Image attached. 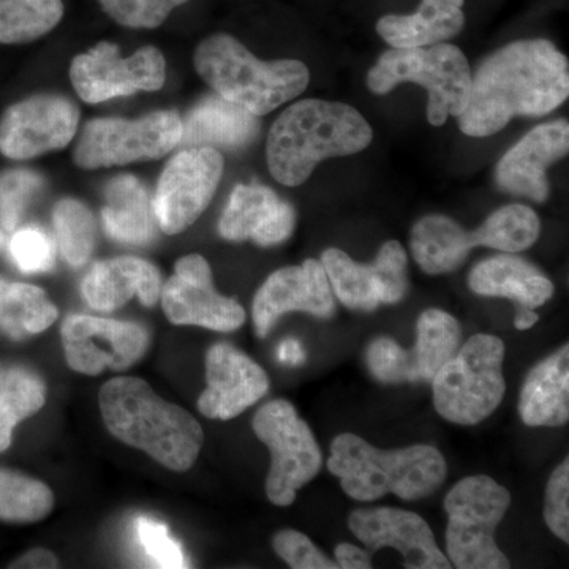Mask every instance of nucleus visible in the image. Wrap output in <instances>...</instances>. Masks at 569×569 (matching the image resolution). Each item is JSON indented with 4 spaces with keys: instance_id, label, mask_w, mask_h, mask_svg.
Wrapping results in <instances>:
<instances>
[{
    "instance_id": "7",
    "label": "nucleus",
    "mask_w": 569,
    "mask_h": 569,
    "mask_svg": "<svg viewBox=\"0 0 569 569\" xmlns=\"http://www.w3.org/2000/svg\"><path fill=\"white\" fill-rule=\"evenodd\" d=\"M403 82H415L429 92L427 121L441 127L449 116L462 114L470 99L471 69L466 54L451 43L391 48L367 73V88L387 96Z\"/></svg>"
},
{
    "instance_id": "42",
    "label": "nucleus",
    "mask_w": 569,
    "mask_h": 569,
    "mask_svg": "<svg viewBox=\"0 0 569 569\" xmlns=\"http://www.w3.org/2000/svg\"><path fill=\"white\" fill-rule=\"evenodd\" d=\"M59 561L54 553L47 549H33L11 563V568H58Z\"/></svg>"
},
{
    "instance_id": "40",
    "label": "nucleus",
    "mask_w": 569,
    "mask_h": 569,
    "mask_svg": "<svg viewBox=\"0 0 569 569\" xmlns=\"http://www.w3.org/2000/svg\"><path fill=\"white\" fill-rule=\"evenodd\" d=\"M137 531L146 553L160 568H186L181 546L170 537V531L163 523L140 518L137 522Z\"/></svg>"
},
{
    "instance_id": "24",
    "label": "nucleus",
    "mask_w": 569,
    "mask_h": 569,
    "mask_svg": "<svg viewBox=\"0 0 569 569\" xmlns=\"http://www.w3.org/2000/svg\"><path fill=\"white\" fill-rule=\"evenodd\" d=\"M82 298L92 309L112 312L133 298L153 307L162 295V276L149 261L137 257H118L92 266L81 283Z\"/></svg>"
},
{
    "instance_id": "27",
    "label": "nucleus",
    "mask_w": 569,
    "mask_h": 569,
    "mask_svg": "<svg viewBox=\"0 0 569 569\" xmlns=\"http://www.w3.org/2000/svg\"><path fill=\"white\" fill-rule=\"evenodd\" d=\"M519 415L529 427H560L569 419V347L565 343L530 370L519 397Z\"/></svg>"
},
{
    "instance_id": "12",
    "label": "nucleus",
    "mask_w": 569,
    "mask_h": 569,
    "mask_svg": "<svg viewBox=\"0 0 569 569\" xmlns=\"http://www.w3.org/2000/svg\"><path fill=\"white\" fill-rule=\"evenodd\" d=\"M459 321L441 309H427L417 321V342L400 347L377 337L366 348V366L381 385L430 383L460 347Z\"/></svg>"
},
{
    "instance_id": "36",
    "label": "nucleus",
    "mask_w": 569,
    "mask_h": 569,
    "mask_svg": "<svg viewBox=\"0 0 569 569\" xmlns=\"http://www.w3.org/2000/svg\"><path fill=\"white\" fill-rule=\"evenodd\" d=\"M189 0H99L104 13L132 29H156Z\"/></svg>"
},
{
    "instance_id": "20",
    "label": "nucleus",
    "mask_w": 569,
    "mask_h": 569,
    "mask_svg": "<svg viewBox=\"0 0 569 569\" xmlns=\"http://www.w3.org/2000/svg\"><path fill=\"white\" fill-rule=\"evenodd\" d=\"M348 529L370 552L399 550L408 569L451 568L429 523L417 512L391 507L355 509L348 516Z\"/></svg>"
},
{
    "instance_id": "19",
    "label": "nucleus",
    "mask_w": 569,
    "mask_h": 569,
    "mask_svg": "<svg viewBox=\"0 0 569 569\" xmlns=\"http://www.w3.org/2000/svg\"><path fill=\"white\" fill-rule=\"evenodd\" d=\"M290 312L323 320L335 317L336 296L320 261L309 258L301 266H288L266 279L253 299L254 332L263 339Z\"/></svg>"
},
{
    "instance_id": "11",
    "label": "nucleus",
    "mask_w": 569,
    "mask_h": 569,
    "mask_svg": "<svg viewBox=\"0 0 569 569\" xmlns=\"http://www.w3.org/2000/svg\"><path fill=\"white\" fill-rule=\"evenodd\" d=\"M182 138V119L174 111H156L144 118L96 119L86 123L73 151L84 170L149 162L168 156Z\"/></svg>"
},
{
    "instance_id": "38",
    "label": "nucleus",
    "mask_w": 569,
    "mask_h": 569,
    "mask_svg": "<svg viewBox=\"0 0 569 569\" xmlns=\"http://www.w3.org/2000/svg\"><path fill=\"white\" fill-rule=\"evenodd\" d=\"M272 548L290 568L295 569H337L336 561L328 559L320 549L310 541L307 535L298 530L284 529L277 531L272 538Z\"/></svg>"
},
{
    "instance_id": "30",
    "label": "nucleus",
    "mask_w": 569,
    "mask_h": 569,
    "mask_svg": "<svg viewBox=\"0 0 569 569\" xmlns=\"http://www.w3.org/2000/svg\"><path fill=\"white\" fill-rule=\"evenodd\" d=\"M58 317V307L41 288L0 277V332L22 340L47 331Z\"/></svg>"
},
{
    "instance_id": "41",
    "label": "nucleus",
    "mask_w": 569,
    "mask_h": 569,
    "mask_svg": "<svg viewBox=\"0 0 569 569\" xmlns=\"http://www.w3.org/2000/svg\"><path fill=\"white\" fill-rule=\"evenodd\" d=\"M337 567L343 569H370L372 568V557L365 549L351 545V542H340L335 549Z\"/></svg>"
},
{
    "instance_id": "6",
    "label": "nucleus",
    "mask_w": 569,
    "mask_h": 569,
    "mask_svg": "<svg viewBox=\"0 0 569 569\" xmlns=\"http://www.w3.org/2000/svg\"><path fill=\"white\" fill-rule=\"evenodd\" d=\"M541 233V220L526 204H508L490 213L477 230L467 231L447 216L422 217L411 228L410 249L429 276L451 274L477 247L518 253L530 249Z\"/></svg>"
},
{
    "instance_id": "31",
    "label": "nucleus",
    "mask_w": 569,
    "mask_h": 569,
    "mask_svg": "<svg viewBox=\"0 0 569 569\" xmlns=\"http://www.w3.org/2000/svg\"><path fill=\"white\" fill-rule=\"evenodd\" d=\"M44 392L43 381L29 370L0 373V452L10 448L14 427L43 408Z\"/></svg>"
},
{
    "instance_id": "16",
    "label": "nucleus",
    "mask_w": 569,
    "mask_h": 569,
    "mask_svg": "<svg viewBox=\"0 0 569 569\" xmlns=\"http://www.w3.org/2000/svg\"><path fill=\"white\" fill-rule=\"evenodd\" d=\"M61 337L70 369L93 377L107 369H129L149 347L142 326L91 316L67 317Z\"/></svg>"
},
{
    "instance_id": "13",
    "label": "nucleus",
    "mask_w": 569,
    "mask_h": 569,
    "mask_svg": "<svg viewBox=\"0 0 569 569\" xmlns=\"http://www.w3.org/2000/svg\"><path fill=\"white\" fill-rule=\"evenodd\" d=\"M70 80L82 102L102 103L114 97L159 91L167 80V62L156 47L122 58L118 44L100 41L73 59Z\"/></svg>"
},
{
    "instance_id": "29",
    "label": "nucleus",
    "mask_w": 569,
    "mask_h": 569,
    "mask_svg": "<svg viewBox=\"0 0 569 569\" xmlns=\"http://www.w3.org/2000/svg\"><path fill=\"white\" fill-rule=\"evenodd\" d=\"M102 220L107 234L122 244H149L159 227L148 190L130 174L118 176L108 183Z\"/></svg>"
},
{
    "instance_id": "22",
    "label": "nucleus",
    "mask_w": 569,
    "mask_h": 569,
    "mask_svg": "<svg viewBox=\"0 0 569 569\" xmlns=\"http://www.w3.org/2000/svg\"><path fill=\"white\" fill-rule=\"evenodd\" d=\"M569 151L568 121L542 123L516 142L496 168V181L505 192L545 203L550 194L548 168Z\"/></svg>"
},
{
    "instance_id": "45",
    "label": "nucleus",
    "mask_w": 569,
    "mask_h": 569,
    "mask_svg": "<svg viewBox=\"0 0 569 569\" xmlns=\"http://www.w3.org/2000/svg\"><path fill=\"white\" fill-rule=\"evenodd\" d=\"M7 246H9V234L0 227V250L6 249Z\"/></svg>"
},
{
    "instance_id": "18",
    "label": "nucleus",
    "mask_w": 569,
    "mask_h": 569,
    "mask_svg": "<svg viewBox=\"0 0 569 569\" xmlns=\"http://www.w3.org/2000/svg\"><path fill=\"white\" fill-rule=\"evenodd\" d=\"M80 111L62 96L41 93L11 104L0 119V152L29 160L69 146L77 134Z\"/></svg>"
},
{
    "instance_id": "1",
    "label": "nucleus",
    "mask_w": 569,
    "mask_h": 569,
    "mask_svg": "<svg viewBox=\"0 0 569 569\" xmlns=\"http://www.w3.org/2000/svg\"><path fill=\"white\" fill-rule=\"evenodd\" d=\"M569 62L552 41L519 40L489 56L471 74L470 99L458 116L467 137H492L515 118H541L567 102Z\"/></svg>"
},
{
    "instance_id": "33",
    "label": "nucleus",
    "mask_w": 569,
    "mask_h": 569,
    "mask_svg": "<svg viewBox=\"0 0 569 569\" xmlns=\"http://www.w3.org/2000/svg\"><path fill=\"white\" fill-rule=\"evenodd\" d=\"M54 508V496L44 482L0 470V520L13 523L40 522Z\"/></svg>"
},
{
    "instance_id": "39",
    "label": "nucleus",
    "mask_w": 569,
    "mask_h": 569,
    "mask_svg": "<svg viewBox=\"0 0 569 569\" xmlns=\"http://www.w3.org/2000/svg\"><path fill=\"white\" fill-rule=\"evenodd\" d=\"M545 520L548 529L563 542H569V459L550 475L546 488Z\"/></svg>"
},
{
    "instance_id": "43",
    "label": "nucleus",
    "mask_w": 569,
    "mask_h": 569,
    "mask_svg": "<svg viewBox=\"0 0 569 569\" xmlns=\"http://www.w3.org/2000/svg\"><path fill=\"white\" fill-rule=\"evenodd\" d=\"M277 358L283 365L298 366L305 362L306 353L298 340L288 339L280 343L279 350H277Z\"/></svg>"
},
{
    "instance_id": "15",
    "label": "nucleus",
    "mask_w": 569,
    "mask_h": 569,
    "mask_svg": "<svg viewBox=\"0 0 569 569\" xmlns=\"http://www.w3.org/2000/svg\"><path fill=\"white\" fill-rule=\"evenodd\" d=\"M332 293L348 309L372 312L383 305H397L408 291V254L397 241L385 242L376 261L361 264L343 250L326 249L321 254Z\"/></svg>"
},
{
    "instance_id": "32",
    "label": "nucleus",
    "mask_w": 569,
    "mask_h": 569,
    "mask_svg": "<svg viewBox=\"0 0 569 569\" xmlns=\"http://www.w3.org/2000/svg\"><path fill=\"white\" fill-rule=\"evenodd\" d=\"M63 17L62 0H0V44L47 36Z\"/></svg>"
},
{
    "instance_id": "4",
    "label": "nucleus",
    "mask_w": 569,
    "mask_h": 569,
    "mask_svg": "<svg viewBox=\"0 0 569 569\" xmlns=\"http://www.w3.org/2000/svg\"><path fill=\"white\" fill-rule=\"evenodd\" d=\"M328 470L353 500L376 501L395 493L402 500L417 501L441 488L448 463L430 445L380 449L355 433H340L332 440Z\"/></svg>"
},
{
    "instance_id": "9",
    "label": "nucleus",
    "mask_w": 569,
    "mask_h": 569,
    "mask_svg": "<svg viewBox=\"0 0 569 569\" xmlns=\"http://www.w3.org/2000/svg\"><path fill=\"white\" fill-rule=\"evenodd\" d=\"M511 505V493L488 475L460 479L449 490L447 552L459 569H508V557L496 542V530Z\"/></svg>"
},
{
    "instance_id": "8",
    "label": "nucleus",
    "mask_w": 569,
    "mask_h": 569,
    "mask_svg": "<svg viewBox=\"0 0 569 569\" xmlns=\"http://www.w3.org/2000/svg\"><path fill=\"white\" fill-rule=\"evenodd\" d=\"M505 343L492 335L470 337L432 378L433 407L459 426L488 419L503 402Z\"/></svg>"
},
{
    "instance_id": "23",
    "label": "nucleus",
    "mask_w": 569,
    "mask_h": 569,
    "mask_svg": "<svg viewBox=\"0 0 569 569\" xmlns=\"http://www.w3.org/2000/svg\"><path fill=\"white\" fill-rule=\"evenodd\" d=\"M296 228V211L261 183H239L220 217L219 233L227 241H253L261 247L282 244Z\"/></svg>"
},
{
    "instance_id": "5",
    "label": "nucleus",
    "mask_w": 569,
    "mask_h": 569,
    "mask_svg": "<svg viewBox=\"0 0 569 569\" xmlns=\"http://www.w3.org/2000/svg\"><path fill=\"white\" fill-rule=\"evenodd\" d=\"M194 69L217 96L253 116L269 114L306 91L310 71L295 59L260 61L228 33H216L198 44Z\"/></svg>"
},
{
    "instance_id": "10",
    "label": "nucleus",
    "mask_w": 569,
    "mask_h": 569,
    "mask_svg": "<svg viewBox=\"0 0 569 569\" xmlns=\"http://www.w3.org/2000/svg\"><path fill=\"white\" fill-rule=\"evenodd\" d=\"M252 427L271 452L266 496L276 507H290L298 490L313 481L323 467L316 437L293 403L283 399L264 403L254 413Z\"/></svg>"
},
{
    "instance_id": "2",
    "label": "nucleus",
    "mask_w": 569,
    "mask_h": 569,
    "mask_svg": "<svg viewBox=\"0 0 569 569\" xmlns=\"http://www.w3.org/2000/svg\"><path fill=\"white\" fill-rule=\"evenodd\" d=\"M372 138V127L350 104L302 100L288 107L269 130V173L283 186H301L318 164L365 151Z\"/></svg>"
},
{
    "instance_id": "37",
    "label": "nucleus",
    "mask_w": 569,
    "mask_h": 569,
    "mask_svg": "<svg viewBox=\"0 0 569 569\" xmlns=\"http://www.w3.org/2000/svg\"><path fill=\"white\" fill-rule=\"evenodd\" d=\"M9 250L14 264L26 274L48 272L54 266V242L40 228L28 227L17 231L10 238Z\"/></svg>"
},
{
    "instance_id": "21",
    "label": "nucleus",
    "mask_w": 569,
    "mask_h": 569,
    "mask_svg": "<svg viewBox=\"0 0 569 569\" xmlns=\"http://www.w3.org/2000/svg\"><path fill=\"white\" fill-rule=\"evenodd\" d=\"M208 388L198 399L203 417L230 421L263 399L269 378L263 367L230 343H216L206 355Z\"/></svg>"
},
{
    "instance_id": "14",
    "label": "nucleus",
    "mask_w": 569,
    "mask_h": 569,
    "mask_svg": "<svg viewBox=\"0 0 569 569\" xmlns=\"http://www.w3.org/2000/svg\"><path fill=\"white\" fill-rule=\"evenodd\" d=\"M219 149L183 148L164 167L152 206L164 234H179L192 227L211 203L223 176Z\"/></svg>"
},
{
    "instance_id": "3",
    "label": "nucleus",
    "mask_w": 569,
    "mask_h": 569,
    "mask_svg": "<svg viewBox=\"0 0 569 569\" xmlns=\"http://www.w3.org/2000/svg\"><path fill=\"white\" fill-rule=\"evenodd\" d=\"M99 402L104 426L122 443L179 473L197 462L204 443L200 422L156 395L141 378H111L100 389Z\"/></svg>"
},
{
    "instance_id": "34",
    "label": "nucleus",
    "mask_w": 569,
    "mask_h": 569,
    "mask_svg": "<svg viewBox=\"0 0 569 569\" xmlns=\"http://www.w3.org/2000/svg\"><path fill=\"white\" fill-rule=\"evenodd\" d=\"M56 239L63 260L71 268L88 263L96 247V220L88 206L73 198H66L52 211Z\"/></svg>"
},
{
    "instance_id": "26",
    "label": "nucleus",
    "mask_w": 569,
    "mask_h": 569,
    "mask_svg": "<svg viewBox=\"0 0 569 569\" xmlns=\"http://www.w3.org/2000/svg\"><path fill=\"white\" fill-rule=\"evenodd\" d=\"M260 132L252 112L220 96L206 97L182 121L183 148L241 149Z\"/></svg>"
},
{
    "instance_id": "25",
    "label": "nucleus",
    "mask_w": 569,
    "mask_h": 569,
    "mask_svg": "<svg viewBox=\"0 0 569 569\" xmlns=\"http://www.w3.org/2000/svg\"><path fill=\"white\" fill-rule=\"evenodd\" d=\"M468 287L475 295L486 298L511 299L519 309H538L550 301L553 283L537 266L515 254L488 258L471 269Z\"/></svg>"
},
{
    "instance_id": "17",
    "label": "nucleus",
    "mask_w": 569,
    "mask_h": 569,
    "mask_svg": "<svg viewBox=\"0 0 569 569\" xmlns=\"http://www.w3.org/2000/svg\"><path fill=\"white\" fill-rule=\"evenodd\" d=\"M160 299L164 316L173 325L233 332L246 321L244 307L233 298L217 293L211 266L201 254H187L178 260Z\"/></svg>"
},
{
    "instance_id": "28",
    "label": "nucleus",
    "mask_w": 569,
    "mask_h": 569,
    "mask_svg": "<svg viewBox=\"0 0 569 569\" xmlns=\"http://www.w3.org/2000/svg\"><path fill=\"white\" fill-rule=\"evenodd\" d=\"M466 0H422L410 14H385L377 33L391 48L429 47L458 37L466 26Z\"/></svg>"
},
{
    "instance_id": "44",
    "label": "nucleus",
    "mask_w": 569,
    "mask_h": 569,
    "mask_svg": "<svg viewBox=\"0 0 569 569\" xmlns=\"http://www.w3.org/2000/svg\"><path fill=\"white\" fill-rule=\"evenodd\" d=\"M539 316L533 309H518L516 313L515 326L518 331H529L538 323Z\"/></svg>"
},
{
    "instance_id": "35",
    "label": "nucleus",
    "mask_w": 569,
    "mask_h": 569,
    "mask_svg": "<svg viewBox=\"0 0 569 569\" xmlns=\"http://www.w3.org/2000/svg\"><path fill=\"white\" fill-rule=\"evenodd\" d=\"M43 187V178L29 170L7 171L0 176V227L7 234L17 230L26 208Z\"/></svg>"
}]
</instances>
